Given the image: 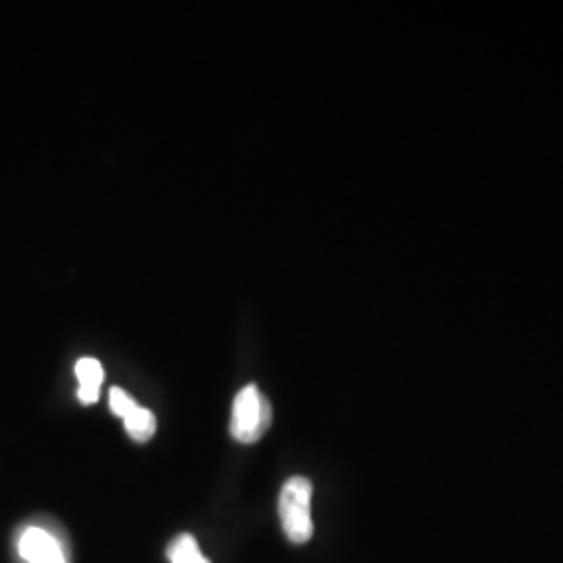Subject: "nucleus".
<instances>
[{"label": "nucleus", "mask_w": 563, "mask_h": 563, "mask_svg": "<svg viewBox=\"0 0 563 563\" xmlns=\"http://www.w3.org/2000/svg\"><path fill=\"white\" fill-rule=\"evenodd\" d=\"M311 495H313V486L302 476H295L282 486L278 509H280L284 534L288 537L290 543H309L313 537Z\"/></svg>", "instance_id": "f257e3e1"}, {"label": "nucleus", "mask_w": 563, "mask_h": 563, "mask_svg": "<svg viewBox=\"0 0 563 563\" xmlns=\"http://www.w3.org/2000/svg\"><path fill=\"white\" fill-rule=\"evenodd\" d=\"M272 423V405L255 384L244 386L234 399L230 432L239 443H257Z\"/></svg>", "instance_id": "f03ea898"}, {"label": "nucleus", "mask_w": 563, "mask_h": 563, "mask_svg": "<svg viewBox=\"0 0 563 563\" xmlns=\"http://www.w3.org/2000/svg\"><path fill=\"white\" fill-rule=\"evenodd\" d=\"M20 555L27 563H67L59 541L38 526H30L21 534Z\"/></svg>", "instance_id": "7ed1b4c3"}, {"label": "nucleus", "mask_w": 563, "mask_h": 563, "mask_svg": "<svg viewBox=\"0 0 563 563\" xmlns=\"http://www.w3.org/2000/svg\"><path fill=\"white\" fill-rule=\"evenodd\" d=\"M76 376L80 380V388H78L80 402L92 405L99 401L102 378H104L101 363L95 357H81L80 362L76 363Z\"/></svg>", "instance_id": "20e7f679"}, {"label": "nucleus", "mask_w": 563, "mask_h": 563, "mask_svg": "<svg viewBox=\"0 0 563 563\" xmlns=\"http://www.w3.org/2000/svg\"><path fill=\"white\" fill-rule=\"evenodd\" d=\"M123 423H125V432H128L134 441H139V443H146L148 439H153V434H155V430H157L155 416H153L148 409L141 407V405H136V407L123 418Z\"/></svg>", "instance_id": "39448f33"}, {"label": "nucleus", "mask_w": 563, "mask_h": 563, "mask_svg": "<svg viewBox=\"0 0 563 563\" xmlns=\"http://www.w3.org/2000/svg\"><path fill=\"white\" fill-rule=\"evenodd\" d=\"M169 563H211L199 549V543L192 534H180L167 547Z\"/></svg>", "instance_id": "423d86ee"}, {"label": "nucleus", "mask_w": 563, "mask_h": 563, "mask_svg": "<svg viewBox=\"0 0 563 563\" xmlns=\"http://www.w3.org/2000/svg\"><path fill=\"white\" fill-rule=\"evenodd\" d=\"M109 402H111L113 413L120 416L121 420L136 407V401H134L128 393H123L121 388H118V386H113V388L109 390Z\"/></svg>", "instance_id": "0eeeda50"}]
</instances>
